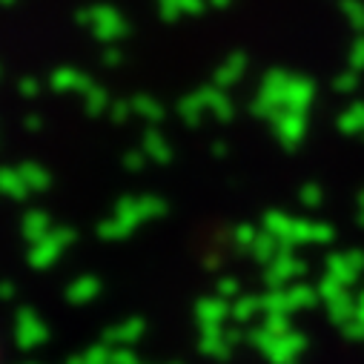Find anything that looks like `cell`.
Returning <instances> with one entry per match:
<instances>
[{
	"label": "cell",
	"instance_id": "3957f363",
	"mask_svg": "<svg viewBox=\"0 0 364 364\" xmlns=\"http://www.w3.org/2000/svg\"><path fill=\"white\" fill-rule=\"evenodd\" d=\"M75 238H77V235H75L72 227H52V232H49L46 238H41L38 244H32V250H29V264H32L35 269L52 267V264L60 258V252H63Z\"/></svg>",
	"mask_w": 364,
	"mask_h": 364
},
{
	"label": "cell",
	"instance_id": "ac0fdd59",
	"mask_svg": "<svg viewBox=\"0 0 364 364\" xmlns=\"http://www.w3.org/2000/svg\"><path fill=\"white\" fill-rule=\"evenodd\" d=\"M144 164H146V152L141 149H132V152H127V158H124V166L129 169V172H138V169H144Z\"/></svg>",
	"mask_w": 364,
	"mask_h": 364
},
{
	"label": "cell",
	"instance_id": "8fae6325",
	"mask_svg": "<svg viewBox=\"0 0 364 364\" xmlns=\"http://www.w3.org/2000/svg\"><path fill=\"white\" fill-rule=\"evenodd\" d=\"M196 316H198V324L201 330H210V327H218L227 316V304L221 299H201L198 307H196Z\"/></svg>",
	"mask_w": 364,
	"mask_h": 364
},
{
	"label": "cell",
	"instance_id": "4fadbf2b",
	"mask_svg": "<svg viewBox=\"0 0 364 364\" xmlns=\"http://www.w3.org/2000/svg\"><path fill=\"white\" fill-rule=\"evenodd\" d=\"M144 152H146V158H152V161H158V164H166L169 161V144L164 141V135L158 132V129H146V135H144Z\"/></svg>",
	"mask_w": 364,
	"mask_h": 364
},
{
	"label": "cell",
	"instance_id": "f1b7e54d",
	"mask_svg": "<svg viewBox=\"0 0 364 364\" xmlns=\"http://www.w3.org/2000/svg\"><path fill=\"white\" fill-rule=\"evenodd\" d=\"M0 4H4V6H12V4H15V0H0Z\"/></svg>",
	"mask_w": 364,
	"mask_h": 364
},
{
	"label": "cell",
	"instance_id": "9c48e42d",
	"mask_svg": "<svg viewBox=\"0 0 364 364\" xmlns=\"http://www.w3.org/2000/svg\"><path fill=\"white\" fill-rule=\"evenodd\" d=\"M0 193L15 198V201H23L29 196V187H26V181H23L18 166H4L0 169Z\"/></svg>",
	"mask_w": 364,
	"mask_h": 364
},
{
	"label": "cell",
	"instance_id": "52a82bcc",
	"mask_svg": "<svg viewBox=\"0 0 364 364\" xmlns=\"http://www.w3.org/2000/svg\"><path fill=\"white\" fill-rule=\"evenodd\" d=\"M21 232L23 238H29L32 244H38L41 238H46L52 232V218L43 213V210H29L21 221Z\"/></svg>",
	"mask_w": 364,
	"mask_h": 364
},
{
	"label": "cell",
	"instance_id": "7a4b0ae2",
	"mask_svg": "<svg viewBox=\"0 0 364 364\" xmlns=\"http://www.w3.org/2000/svg\"><path fill=\"white\" fill-rule=\"evenodd\" d=\"M77 23L89 26L92 35L104 43H118L127 35V21L118 9L112 6H92V9H80L77 12Z\"/></svg>",
	"mask_w": 364,
	"mask_h": 364
},
{
	"label": "cell",
	"instance_id": "7402d4cb",
	"mask_svg": "<svg viewBox=\"0 0 364 364\" xmlns=\"http://www.w3.org/2000/svg\"><path fill=\"white\" fill-rule=\"evenodd\" d=\"M132 115V101H115L112 104V121H127Z\"/></svg>",
	"mask_w": 364,
	"mask_h": 364
},
{
	"label": "cell",
	"instance_id": "d6986e66",
	"mask_svg": "<svg viewBox=\"0 0 364 364\" xmlns=\"http://www.w3.org/2000/svg\"><path fill=\"white\" fill-rule=\"evenodd\" d=\"M178 109H181V115H184V121L196 124V118H198V98H184Z\"/></svg>",
	"mask_w": 364,
	"mask_h": 364
},
{
	"label": "cell",
	"instance_id": "5bb4252c",
	"mask_svg": "<svg viewBox=\"0 0 364 364\" xmlns=\"http://www.w3.org/2000/svg\"><path fill=\"white\" fill-rule=\"evenodd\" d=\"M132 112L141 115V118L149 121V124L164 121V107H161L152 95H135V98H132Z\"/></svg>",
	"mask_w": 364,
	"mask_h": 364
},
{
	"label": "cell",
	"instance_id": "6da1fadb",
	"mask_svg": "<svg viewBox=\"0 0 364 364\" xmlns=\"http://www.w3.org/2000/svg\"><path fill=\"white\" fill-rule=\"evenodd\" d=\"M166 213V204L164 198H155V196H141V198H121L112 210V218L101 221L98 227V235L107 238V241H118V238H127L135 227H141L144 221L149 218H158Z\"/></svg>",
	"mask_w": 364,
	"mask_h": 364
},
{
	"label": "cell",
	"instance_id": "8992f818",
	"mask_svg": "<svg viewBox=\"0 0 364 364\" xmlns=\"http://www.w3.org/2000/svg\"><path fill=\"white\" fill-rule=\"evenodd\" d=\"M92 86V80H89L83 72L72 69V66H60L52 72V89L55 92H86V89Z\"/></svg>",
	"mask_w": 364,
	"mask_h": 364
},
{
	"label": "cell",
	"instance_id": "484cf974",
	"mask_svg": "<svg viewBox=\"0 0 364 364\" xmlns=\"http://www.w3.org/2000/svg\"><path fill=\"white\" fill-rule=\"evenodd\" d=\"M23 127H26V129H32V132H38V129H41V118H38V115H26Z\"/></svg>",
	"mask_w": 364,
	"mask_h": 364
},
{
	"label": "cell",
	"instance_id": "ffe728a7",
	"mask_svg": "<svg viewBox=\"0 0 364 364\" xmlns=\"http://www.w3.org/2000/svg\"><path fill=\"white\" fill-rule=\"evenodd\" d=\"M112 364H141V358L129 347H118L112 350Z\"/></svg>",
	"mask_w": 364,
	"mask_h": 364
},
{
	"label": "cell",
	"instance_id": "277c9868",
	"mask_svg": "<svg viewBox=\"0 0 364 364\" xmlns=\"http://www.w3.org/2000/svg\"><path fill=\"white\" fill-rule=\"evenodd\" d=\"M46 338H49V330L41 321V316L35 310H21L18 321H15V341H18V347L21 350H35Z\"/></svg>",
	"mask_w": 364,
	"mask_h": 364
},
{
	"label": "cell",
	"instance_id": "9a60e30c",
	"mask_svg": "<svg viewBox=\"0 0 364 364\" xmlns=\"http://www.w3.org/2000/svg\"><path fill=\"white\" fill-rule=\"evenodd\" d=\"M83 107H86V115H101V112H107V107H109V95H107V89L104 86H98V83H92L83 92Z\"/></svg>",
	"mask_w": 364,
	"mask_h": 364
},
{
	"label": "cell",
	"instance_id": "603a6c76",
	"mask_svg": "<svg viewBox=\"0 0 364 364\" xmlns=\"http://www.w3.org/2000/svg\"><path fill=\"white\" fill-rule=\"evenodd\" d=\"M121 60H124L121 49H118L115 43H109V46H107V52H104V63H107V66H118Z\"/></svg>",
	"mask_w": 364,
	"mask_h": 364
},
{
	"label": "cell",
	"instance_id": "2e32d148",
	"mask_svg": "<svg viewBox=\"0 0 364 364\" xmlns=\"http://www.w3.org/2000/svg\"><path fill=\"white\" fill-rule=\"evenodd\" d=\"M83 361L86 364H112V350L109 344H95L83 353Z\"/></svg>",
	"mask_w": 364,
	"mask_h": 364
},
{
	"label": "cell",
	"instance_id": "d4e9b609",
	"mask_svg": "<svg viewBox=\"0 0 364 364\" xmlns=\"http://www.w3.org/2000/svg\"><path fill=\"white\" fill-rule=\"evenodd\" d=\"M181 9H184V12H198L201 0H181Z\"/></svg>",
	"mask_w": 364,
	"mask_h": 364
},
{
	"label": "cell",
	"instance_id": "cb8c5ba5",
	"mask_svg": "<svg viewBox=\"0 0 364 364\" xmlns=\"http://www.w3.org/2000/svg\"><path fill=\"white\" fill-rule=\"evenodd\" d=\"M15 296V284L12 282H4V284H0V301H9Z\"/></svg>",
	"mask_w": 364,
	"mask_h": 364
},
{
	"label": "cell",
	"instance_id": "83f0119b",
	"mask_svg": "<svg viewBox=\"0 0 364 364\" xmlns=\"http://www.w3.org/2000/svg\"><path fill=\"white\" fill-rule=\"evenodd\" d=\"M66 364H86V361H83V355H77V358H69Z\"/></svg>",
	"mask_w": 364,
	"mask_h": 364
},
{
	"label": "cell",
	"instance_id": "4316f807",
	"mask_svg": "<svg viewBox=\"0 0 364 364\" xmlns=\"http://www.w3.org/2000/svg\"><path fill=\"white\" fill-rule=\"evenodd\" d=\"M221 293H224V296H227V293H235V284H230V282H224V284H221Z\"/></svg>",
	"mask_w": 364,
	"mask_h": 364
},
{
	"label": "cell",
	"instance_id": "ba28073f",
	"mask_svg": "<svg viewBox=\"0 0 364 364\" xmlns=\"http://www.w3.org/2000/svg\"><path fill=\"white\" fill-rule=\"evenodd\" d=\"M201 353L204 355H213V358H227L232 344L227 338V333H221V327H210V330H201Z\"/></svg>",
	"mask_w": 364,
	"mask_h": 364
},
{
	"label": "cell",
	"instance_id": "44dd1931",
	"mask_svg": "<svg viewBox=\"0 0 364 364\" xmlns=\"http://www.w3.org/2000/svg\"><path fill=\"white\" fill-rule=\"evenodd\" d=\"M18 92H21L23 98H35V95L41 92V83H38L35 77H23V80L18 83Z\"/></svg>",
	"mask_w": 364,
	"mask_h": 364
},
{
	"label": "cell",
	"instance_id": "e0dca14e",
	"mask_svg": "<svg viewBox=\"0 0 364 364\" xmlns=\"http://www.w3.org/2000/svg\"><path fill=\"white\" fill-rule=\"evenodd\" d=\"M158 12L164 21H175L184 9H181V0H158Z\"/></svg>",
	"mask_w": 364,
	"mask_h": 364
},
{
	"label": "cell",
	"instance_id": "7c38bea8",
	"mask_svg": "<svg viewBox=\"0 0 364 364\" xmlns=\"http://www.w3.org/2000/svg\"><path fill=\"white\" fill-rule=\"evenodd\" d=\"M18 169H21L23 181H26L29 193H41V190H49V184H52V175H49V172H46L41 164H35V161H23Z\"/></svg>",
	"mask_w": 364,
	"mask_h": 364
},
{
	"label": "cell",
	"instance_id": "5b68a950",
	"mask_svg": "<svg viewBox=\"0 0 364 364\" xmlns=\"http://www.w3.org/2000/svg\"><path fill=\"white\" fill-rule=\"evenodd\" d=\"M144 330H146L144 318L132 316V318H127V321H121V324L109 327V330L104 333V344H109V347H115V344H124V347H127V344L138 341V338L144 336Z\"/></svg>",
	"mask_w": 364,
	"mask_h": 364
},
{
	"label": "cell",
	"instance_id": "30bf717a",
	"mask_svg": "<svg viewBox=\"0 0 364 364\" xmlns=\"http://www.w3.org/2000/svg\"><path fill=\"white\" fill-rule=\"evenodd\" d=\"M98 293H101V282H98L95 276H80V279H75V282L66 287V301H72V304H86V301H92Z\"/></svg>",
	"mask_w": 364,
	"mask_h": 364
},
{
	"label": "cell",
	"instance_id": "f546056e",
	"mask_svg": "<svg viewBox=\"0 0 364 364\" xmlns=\"http://www.w3.org/2000/svg\"><path fill=\"white\" fill-rule=\"evenodd\" d=\"M26 364H35V361H26Z\"/></svg>",
	"mask_w": 364,
	"mask_h": 364
}]
</instances>
